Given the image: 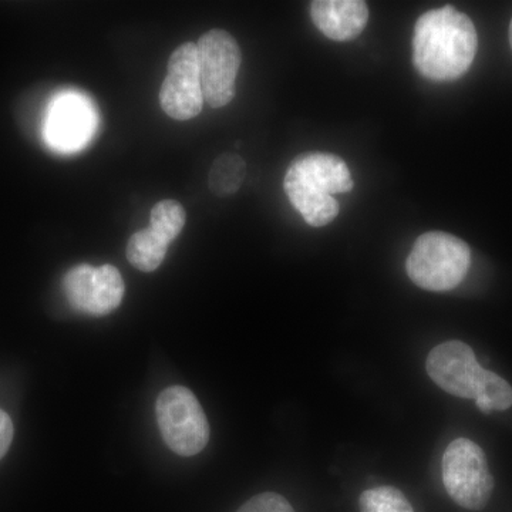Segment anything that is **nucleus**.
<instances>
[{"label": "nucleus", "mask_w": 512, "mask_h": 512, "mask_svg": "<svg viewBox=\"0 0 512 512\" xmlns=\"http://www.w3.org/2000/svg\"><path fill=\"white\" fill-rule=\"evenodd\" d=\"M311 16L328 39L348 42L365 30L369 9L360 0H316L311 3Z\"/></svg>", "instance_id": "11"}, {"label": "nucleus", "mask_w": 512, "mask_h": 512, "mask_svg": "<svg viewBox=\"0 0 512 512\" xmlns=\"http://www.w3.org/2000/svg\"><path fill=\"white\" fill-rule=\"evenodd\" d=\"M185 220L187 214L180 202L163 200L157 202L151 210L150 228L171 244L183 231Z\"/></svg>", "instance_id": "14"}, {"label": "nucleus", "mask_w": 512, "mask_h": 512, "mask_svg": "<svg viewBox=\"0 0 512 512\" xmlns=\"http://www.w3.org/2000/svg\"><path fill=\"white\" fill-rule=\"evenodd\" d=\"M168 244L150 227L134 232L127 242L128 262L141 272H154L163 264Z\"/></svg>", "instance_id": "12"}, {"label": "nucleus", "mask_w": 512, "mask_h": 512, "mask_svg": "<svg viewBox=\"0 0 512 512\" xmlns=\"http://www.w3.org/2000/svg\"><path fill=\"white\" fill-rule=\"evenodd\" d=\"M167 69L158 96L161 109L174 120L194 119L204 106L197 43L178 46L168 60Z\"/></svg>", "instance_id": "8"}, {"label": "nucleus", "mask_w": 512, "mask_h": 512, "mask_svg": "<svg viewBox=\"0 0 512 512\" xmlns=\"http://www.w3.org/2000/svg\"><path fill=\"white\" fill-rule=\"evenodd\" d=\"M202 94L212 109L231 103L237 92L241 49L237 40L222 29H211L197 43Z\"/></svg>", "instance_id": "6"}, {"label": "nucleus", "mask_w": 512, "mask_h": 512, "mask_svg": "<svg viewBox=\"0 0 512 512\" xmlns=\"http://www.w3.org/2000/svg\"><path fill=\"white\" fill-rule=\"evenodd\" d=\"M471 264L470 247L463 239L433 231L420 235L407 256L410 281L431 292H447L466 278Z\"/></svg>", "instance_id": "3"}, {"label": "nucleus", "mask_w": 512, "mask_h": 512, "mask_svg": "<svg viewBox=\"0 0 512 512\" xmlns=\"http://www.w3.org/2000/svg\"><path fill=\"white\" fill-rule=\"evenodd\" d=\"M510 45H511V49H512V19H511V23H510Z\"/></svg>", "instance_id": "19"}, {"label": "nucleus", "mask_w": 512, "mask_h": 512, "mask_svg": "<svg viewBox=\"0 0 512 512\" xmlns=\"http://www.w3.org/2000/svg\"><path fill=\"white\" fill-rule=\"evenodd\" d=\"M13 434H15V430H13V423L9 414L0 409V460L8 453Z\"/></svg>", "instance_id": "18"}, {"label": "nucleus", "mask_w": 512, "mask_h": 512, "mask_svg": "<svg viewBox=\"0 0 512 512\" xmlns=\"http://www.w3.org/2000/svg\"><path fill=\"white\" fill-rule=\"evenodd\" d=\"M237 512H295L285 497L276 493L255 495Z\"/></svg>", "instance_id": "17"}, {"label": "nucleus", "mask_w": 512, "mask_h": 512, "mask_svg": "<svg viewBox=\"0 0 512 512\" xmlns=\"http://www.w3.org/2000/svg\"><path fill=\"white\" fill-rule=\"evenodd\" d=\"M247 175V164L238 154H222L212 164L208 185L212 194L227 197L239 190Z\"/></svg>", "instance_id": "13"}, {"label": "nucleus", "mask_w": 512, "mask_h": 512, "mask_svg": "<svg viewBox=\"0 0 512 512\" xmlns=\"http://www.w3.org/2000/svg\"><path fill=\"white\" fill-rule=\"evenodd\" d=\"M157 423L161 436L178 456L201 453L210 440V424L195 394L183 386H171L158 396Z\"/></svg>", "instance_id": "4"}, {"label": "nucleus", "mask_w": 512, "mask_h": 512, "mask_svg": "<svg viewBox=\"0 0 512 512\" xmlns=\"http://www.w3.org/2000/svg\"><path fill=\"white\" fill-rule=\"evenodd\" d=\"M360 512H414L402 491L394 487H376L360 495Z\"/></svg>", "instance_id": "16"}, {"label": "nucleus", "mask_w": 512, "mask_h": 512, "mask_svg": "<svg viewBox=\"0 0 512 512\" xmlns=\"http://www.w3.org/2000/svg\"><path fill=\"white\" fill-rule=\"evenodd\" d=\"M474 400L483 413L504 412L512 406V387L503 377L485 370L480 392Z\"/></svg>", "instance_id": "15"}, {"label": "nucleus", "mask_w": 512, "mask_h": 512, "mask_svg": "<svg viewBox=\"0 0 512 512\" xmlns=\"http://www.w3.org/2000/svg\"><path fill=\"white\" fill-rule=\"evenodd\" d=\"M94 127L96 116L89 101L79 94L64 93L50 104L45 136L56 150L73 151L90 140Z\"/></svg>", "instance_id": "10"}, {"label": "nucleus", "mask_w": 512, "mask_h": 512, "mask_svg": "<svg viewBox=\"0 0 512 512\" xmlns=\"http://www.w3.org/2000/svg\"><path fill=\"white\" fill-rule=\"evenodd\" d=\"M63 289L74 311L106 316L123 302L126 285L116 266L82 264L64 275Z\"/></svg>", "instance_id": "7"}, {"label": "nucleus", "mask_w": 512, "mask_h": 512, "mask_svg": "<svg viewBox=\"0 0 512 512\" xmlns=\"http://www.w3.org/2000/svg\"><path fill=\"white\" fill-rule=\"evenodd\" d=\"M443 484L454 503L467 510H481L493 494L494 478L483 448L468 439H457L444 451Z\"/></svg>", "instance_id": "5"}, {"label": "nucleus", "mask_w": 512, "mask_h": 512, "mask_svg": "<svg viewBox=\"0 0 512 512\" xmlns=\"http://www.w3.org/2000/svg\"><path fill=\"white\" fill-rule=\"evenodd\" d=\"M413 63L431 82H453L470 69L478 37L474 23L454 6L431 9L414 26Z\"/></svg>", "instance_id": "1"}, {"label": "nucleus", "mask_w": 512, "mask_h": 512, "mask_svg": "<svg viewBox=\"0 0 512 512\" xmlns=\"http://www.w3.org/2000/svg\"><path fill=\"white\" fill-rule=\"evenodd\" d=\"M426 370L444 392L461 399H476L485 372L473 349L460 340L441 343L431 350Z\"/></svg>", "instance_id": "9"}, {"label": "nucleus", "mask_w": 512, "mask_h": 512, "mask_svg": "<svg viewBox=\"0 0 512 512\" xmlns=\"http://www.w3.org/2000/svg\"><path fill=\"white\" fill-rule=\"evenodd\" d=\"M352 174L342 158L328 153H306L296 157L285 174L289 201L306 224L320 228L339 215L335 194L353 190Z\"/></svg>", "instance_id": "2"}]
</instances>
